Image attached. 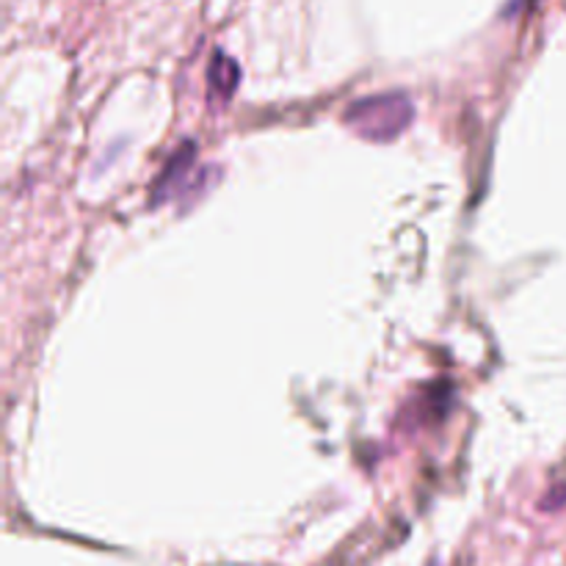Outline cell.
<instances>
[{
	"instance_id": "obj_1",
	"label": "cell",
	"mask_w": 566,
	"mask_h": 566,
	"mask_svg": "<svg viewBox=\"0 0 566 566\" xmlns=\"http://www.w3.org/2000/svg\"><path fill=\"white\" fill-rule=\"evenodd\" d=\"M415 119V106L404 92H384L354 100L343 114L345 128L360 139L384 145L404 134Z\"/></svg>"
},
{
	"instance_id": "obj_2",
	"label": "cell",
	"mask_w": 566,
	"mask_h": 566,
	"mask_svg": "<svg viewBox=\"0 0 566 566\" xmlns=\"http://www.w3.org/2000/svg\"><path fill=\"white\" fill-rule=\"evenodd\" d=\"M238 81H241L238 64H235L229 56H224V53H216L211 67H207V84H211L213 95L229 97L235 92V86H238Z\"/></svg>"
}]
</instances>
